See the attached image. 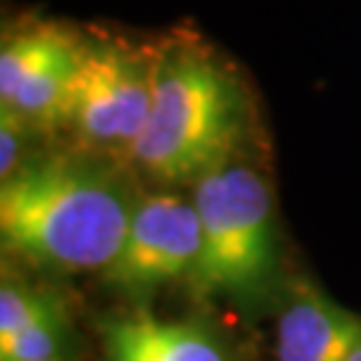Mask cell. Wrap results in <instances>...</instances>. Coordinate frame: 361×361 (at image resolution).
<instances>
[{
    "label": "cell",
    "mask_w": 361,
    "mask_h": 361,
    "mask_svg": "<svg viewBox=\"0 0 361 361\" xmlns=\"http://www.w3.org/2000/svg\"><path fill=\"white\" fill-rule=\"evenodd\" d=\"M59 361H62V359H59Z\"/></svg>",
    "instance_id": "13"
},
{
    "label": "cell",
    "mask_w": 361,
    "mask_h": 361,
    "mask_svg": "<svg viewBox=\"0 0 361 361\" xmlns=\"http://www.w3.org/2000/svg\"><path fill=\"white\" fill-rule=\"evenodd\" d=\"M201 252L190 276L198 300H222L252 310L279 295L281 238L276 195L246 147L193 185Z\"/></svg>",
    "instance_id": "3"
},
{
    "label": "cell",
    "mask_w": 361,
    "mask_h": 361,
    "mask_svg": "<svg viewBox=\"0 0 361 361\" xmlns=\"http://www.w3.org/2000/svg\"><path fill=\"white\" fill-rule=\"evenodd\" d=\"M137 201L113 158L35 155L0 188L3 249L43 271L104 273Z\"/></svg>",
    "instance_id": "1"
},
{
    "label": "cell",
    "mask_w": 361,
    "mask_h": 361,
    "mask_svg": "<svg viewBox=\"0 0 361 361\" xmlns=\"http://www.w3.org/2000/svg\"><path fill=\"white\" fill-rule=\"evenodd\" d=\"M361 343V316L310 281L286 292L276 324L279 361H348Z\"/></svg>",
    "instance_id": "8"
},
{
    "label": "cell",
    "mask_w": 361,
    "mask_h": 361,
    "mask_svg": "<svg viewBox=\"0 0 361 361\" xmlns=\"http://www.w3.org/2000/svg\"><path fill=\"white\" fill-rule=\"evenodd\" d=\"M102 361H235L231 343L204 319H164L134 305L107 316Z\"/></svg>",
    "instance_id": "7"
},
{
    "label": "cell",
    "mask_w": 361,
    "mask_h": 361,
    "mask_svg": "<svg viewBox=\"0 0 361 361\" xmlns=\"http://www.w3.org/2000/svg\"><path fill=\"white\" fill-rule=\"evenodd\" d=\"M75 350V326L59 302L40 322L27 326L25 332L0 343V361H70Z\"/></svg>",
    "instance_id": "9"
},
{
    "label": "cell",
    "mask_w": 361,
    "mask_h": 361,
    "mask_svg": "<svg viewBox=\"0 0 361 361\" xmlns=\"http://www.w3.org/2000/svg\"><path fill=\"white\" fill-rule=\"evenodd\" d=\"M38 131L25 123L19 116L0 110V182L11 180L22 166H27L32 155V140Z\"/></svg>",
    "instance_id": "11"
},
{
    "label": "cell",
    "mask_w": 361,
    "mask_h": 361,
    "mask_svg": "<svg viewBox=\"0 0 361 361\" xmlns=\"http://www.w3.org/2000/svg\"><path fill=\"white\" fill-rule=\"evenodd\" d=\"M201 252V222L193 193L158 188L140 195L123 244L102 273L113 292L142 302L158 289L190 281Z\"/></svg>",
    "instance_id": "5"
},
{
    "label": "cell",
    "mask_w": 361,
    "mask_h": 361,
    "mask_svg": "<svg viewBox=\"0 0 361 361\" xmlns=\"http://www.w3.org/2000/svg\"><path fill=\"white\" fill-rule=\"evenodd\" d=\"M249 104L238 75L209 46L161 40L150 113L126 161L161 188H182L246 147Z\"/></svg>",
    "instance_id": "2"
},
{
    "label": "cell",
    "mask_w": 361,
    "mask_h": 361,
    "mask_svg": "<svg viewBox=\"0 0 361 361\" xmlns=\"http://www.w3.org/2000/svg\"><path fill=\"white\" fill-rule=\"evenodd\" d=\"M158 59L161 43L86 35L62 118L78 153L126 161L150 113Z\"/></svg>",
    "instance_id": "4"
},
{
    "label": "cell",
    "mask_w": 361,
    "mask_h": 361,
    "mask_svg": "<svg viewBox=\"0 0 361 361\" xmlns=\"http://www.w3.org/2000/svg\"><path fill=\"white\" fill-rule=\"evenodd\" d=\"M86 35L56 22H32L6 32L0 43V110L38 134L62 131L67 97Z\"/></svg>",
    "instance_id": "6"
},
{
    "label": "cell",
    "mask_w": 361,
    "mask_h": 361,
    "mask_svg": "<svg viewBox=\"0 0 361 361\" xmlns=\"http://www.w3.org/2000/svg\"><path fill=\"white\" fill-rule=\"evenodd\" d=\"M348 361H361V343L356 345V348H353V353L348 356Z\"/></svg>",
    "instance_id": "12"
},
{
    "label": "cell",
    "mask_w": 361,
    "mask_h": 361,
    "mask_svg": "<svg viewBox=\"0 0 361 361\" xmlns=\"http://www.w3.org/2000/svg\"><path fill=\"white\" fill-rule=\"evenodd\" d=\"M59 302V295L51 289L32 286L25 279L6 273L0 286V343H8L11 337L25 332Z\"/></svg>",
    "instance_id": "10"
}]
</instances>
